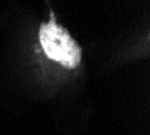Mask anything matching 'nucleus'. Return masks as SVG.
Wrapping results in <instances>:
<instances>
[{"instance_id": "1", "label": "nucleus", "mask_w": 150, "mask_h": 135, "mask_svg": "<svg viewBox=\"0 0 150 135\" xmlns=\"http://www.w3.org/2000/svg\"><path fill=\"white\" fill-rule=\"evenodd\" d=\"M39 41L46 56L67 68H77L81 61L80 45L70 37L69 31L62 26L50 20L42 23L39 28Z\"/></svg>"}]
</instances>
